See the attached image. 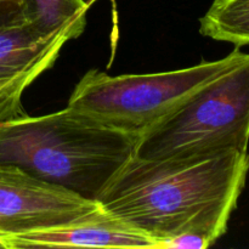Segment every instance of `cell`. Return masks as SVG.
<instances>
[{"label": "cell", "mask_w": 249, "mask_h": 249, "mask_svg": "<svg viewBox=\"0 0 249 249\" xmlns=\"http://www.w3.org/2000/svg\"><path fill=\"white\" fill-rule=\"evenodd\" d=\"M70 40L66 33H44L26 16L0 24V82L50 70Z\"/></svg>", "instance_id": "obj_7"}, {"label": "cell", "mask_w": 249, "mask_h": 249, "mask_svg": "<svg viewBox=\"0 0 249 249\" xmlns=\"http://www.w3.org/2000/svg\"><path fill=\"white\" fill-rule=\"evenodd\" d=\"M138 136L71 107L0 122V164H10L97 201L135 153Z\"/></svg>", "instance_id": "obj_2"}, {"label": "cell", "mask_w": 249, "mask_h": 249, "mask_svg": "<svg viewBox=\"0 0 249 249\" xmlns=\"http://www.w3.org/2000/svg\"><path fill=\"white\" fill-rule=\"evenodd\" d=\"M240 53L235 48L219 60L145 74L109 75L90 70L75 84L67 106L139 138L228 70Z\"/></svg>", "instance_id": "obj_4"}, {"label": "cell", "mask_w": 249, "mask_h": 249, "mask_svg": "<svg viewBox=\"0 0 249 249\" xmlns=\"http://www.w3.org/2000/svg\"><path fill=\"white\" fill-rule=\"evenodd\" d=\"M100 207L97 201L44 181L21 168L0 164V236L57 228L85 218Z\"/></svg>", "instance_id": "obj_5"}, {"label": "cell", "mask_w": 249, "mask_h": 249, "mask_svg": "<svg viewBox=\"0 0 249 249\" xmlns=\"http://www.w3.org/2000/svg\"><path fill=\"white\" fill-rule=\"evenodd\" d=\"M249 53L138 139L136 157H194L248 151Z\"/></svg>", "instance_id": "obj_3"}, {"label": "cell", "mask_w": 249, "mask_h": 249, "mask_svg": "<svg viewBox=\"0 0 249 249\" xmlns=\"http://www.w3.org/2000/svg\"><path fill=\"white\" fill-rule=\"evenodd\" d=\"M91 1H92V0H91ZM91 1H90V2H91ZM90 2H89V4H90Z\"/></svg>", "instance_id": "obj_14"}, {"label": "cell", "mask_w": 249, "mask_h": 249, "mask_svg": "<svg viewBox=\"0 0 249 249\" xmlns=\"http://www.w3.org/2000/svg\"><path fill=\"white\" fill-rule=\"evenodd\" d=\"M44 72L46 71L34 70L0 82V122L24 114L21 104L22 94Z\"/></svg>", "instance_id": "obj_10"}, {"label": "cell", "mask_w": 249, "mask_h": 249, "mask_svg": "<svg viewBox=\"0 0 249 249\" xmlns=\"http://www.w3.org/2000/svg\"><path fill=\"white\" fill-rule=\"evenodd\" d=\"M24 16L46 34L66 33L71 40L87 27L89 2L84 0H21Z\"/></svg>", "instance_id": "obj_8"}, {"label": "cell", "mask_w": 249, "mask_h": 249, "mask_svg": "<svg viewBox=\"0 0 249 249\" xmlns=\"http://www.w3.org/2000/svg\"><path fill=\"white\" fill-rule=\"evenodd\" d=\"M24 17L23 7L15 2H0V24Z\"/></svg>", "instance_id": "obj_12"}, {"label": "cell", "mask_w": 249, "mask_h": 249, "mask_svg": "<svg viewBox=\"0 0 249 249\" xmlns=\"http://www.w3.org/2000/svg\"><path fill=\"white\" fill-rule=\"evenodd\" d=\"M212 243L203 236L195 233H181L168 240L162 241L158 245V249H206Z\"/></svg>", "instance_id": "obj_11"}, {"label": "cell", "mask_w": 249, "mask_h": 249, "mask_svg": "<svg viewBox=\"0 0 249 249\" xmlns=\"http://www.w3.org/2000/svg\"><path fill=\"white\" fill-rule=\"evenodd\" d=\"M199 33L235 48L249 45V0H214L199 18Z\"/></svg>", "instance_id": "obj_9"}, {"label": "cell", "mask_w": 249, "mask_h": 249, "mask_svg": "<svg viewBox=\"0 0 249 249\" xmlns=\"http://www.w3.org/2000/svg\"><path fill=\"white\" fill-rule=\"evenodd\" d=\"M249 173L248 151L145 160L135 155L97 202L123 223L157 241L181 233L212 246L228 231Z\"/></svg>", "instance_id": "obj_1"}, {"label": "cell", "mask_w": 249, "mask_h": 249, "mask_svg": "<svg viewBox=\"0 0 249 249\" xmlns=\"http://www.w3.org/2000/svg\"><path fill=\"white\" fill-rule=\"evenodd\" d=\"M0 2H15V4L22 5L21 0H0Z\"/></svg>", "instance_id": "obj_13"}, {"label": "cell", "mask_w": 249, "mask_h": 249, "mask_svg": "<svg viewBox=\"0 0 249 249\" xmlns=\"http://www.w3.org/2000/svg\"><path fill=\"white\" fill-rule=\"evenodd\" d=\"M5 249L23 248H152L157 241L99 211L73 223L16 236H0Z\"/></svg>", "instance_id": "obj_6"}]
</instances>
